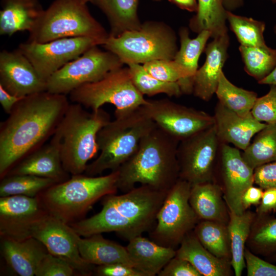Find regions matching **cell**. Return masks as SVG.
<instances>
[{
  "label": "cell",
  "instance_id": "e0dca14e",
  "mask_svg": "<svg viewBox=\"0 0 276 276\" xmlns=\"http://www.w3.org/2000/svg\"><path fill=\"white\" fill-rule=\"evenodd\" d=\"M48 213L36 197H1V238L22 240L31 237L34 227Z\"/></svg>",
  "mask_w": 276,
  "mask_h": 276
},
{
  "label": "cell",
  "instance_id": "603a6c76",
  "mask_svg": "<svg viewBox=\"0 0 276 276\" xmlns=\"http://www.w3.org/2000/svg\"><path fill=\"white\" fill-rule=\"evenodd\" d=\"M126 248L134 267L144 276L158 275L176 254L175 249L159 245L142 236L129 241Z\"/></svg>",
  "mask_w": 276,
  "mask_h": 276
},
{
  "label": "cell",
  "instance_id": "6f0895ef",
  "mask_svg": "<svg viewBox=\"0 0 276 276\" xmlns=\"http://www.w3.org/2000/svg\"><path fill=\"white\" fill-rule=\"evenodd\" d=\"M153 1H160V0H153Z\"/></svg>",
  "mask_w": 276,
  "mask_h": 276
},
{
  "label": "cell",
  "instance_id": "6da1fadb",
  "mask_svg": "<svg viewBox=\"0 0 276 276\" xmlns=\"http://www.w3.org/2000/svg\"><path fill=\"white\" fill-rule=\"evenodd\" d=\"M70 103L44 91L23 97L0 124V178L54 135Z\"/></svg>",
  "mask_w": 276,
  "mask_h": 276
},
{
  "label": "cell",
  "instance_id": "52a82bcc",
  "mask_svg": "<svg viewBox=\"0 0 276 276\" xmlns=\"http://www.w3.org/2000/svg\"><path fill=\"white\" fill-rule=\"evenodd\" d=\"M89 0H55L29 32L28 41L44 43L66 38L85 37L102 45L109 36L104 27L90 14Z\"/></svg>",
  "mask_w": 276,
  "mask_h": 276
},
{
  "label": "cell",
  "instance_id": "d590c367",
  "mask_svg": "<svg viewBox=\"0 0 276 276\" xmlns=\"http://www.w3.org/2000/svg\"><path fill=\"white\" fill-rule=\"evenodd\" d=\"M1 180V197L24 195L36 197L47 188L59 183L51 178L28 174L6 175Z\"/></svg>",
  "mask_w": 276,
  "mask_h": 276
},
{
  "label": "cell",
  "instance_id": "3957f363",
  "mask_svg": "<svg viewBox=\"0 0 276 276\" xmlns=\"http://www.w3.org/2000/svg\"><path fill=\"white\" fill-rule=\"evenodd\" d=\"M179 143L156 126L143 137L135 153L117 170L118 190L125 193L140 183L168 191L179 178Z\"/></svg>",
  "mask_w": 276,
  "mask_h": 276
},
{
  "label": "cell",
  "instance_id": "cb8c5ba5",
  "mask_svg": "<svg viewBox=\"0 0 276 276\" xmlns=\"http://www.w3.org/2000/svg\"><path fill=\"white\" fill-rule=\"evenodd\" d=\"M0 34L30 32L44 9L38 0H1Z\"/></svg>",
  "mask_w": 276,
  "mask_h": 276
},
{
  "label": "cell",
  "instance_id": "d4e9b609",
  "mask_svg": "<svg viewBox=\"0 0 276 276\" xmlns=\"http://www.w3.org/2000/svg\"><path fill=\"white\" fill-rule=\"evenodd\" d=\"M189 203L200 220L228 224L229 210L223 190L215 181L191 185Z\"/></svg>",
  "mask_w": 276,
  "mask_h": 276
},
{
  "label": "cell",
  "instance_id": "7402d4cb",
  "mask_svg": "<svg viewBox=\"0 0 276 276\" xmlns=\"http://www.w3.org/2000/svg\"><path fill=\"white\" fill-rule=\"evenodd\" d=\"M1 239V253L9 266L19 275H35L40 262L49 253L45 246L33 237L22 240Z\"/></svg>",
  "mask_w": 276,
  "mask_h": 276
},
{
  "label": "cell",
  "instance_id": "836d02e7",
  "mask_svg": "<svg viewBox=\"0 0 276 276\" xmlns=\"http://www.w3.org/2000/svg\"><path fill=\"white\" fill-rule=\"evenodd\" d=\"M242 155L254 170L276 161V123L267 124L259 131Z\"/></svg>",
  "mask_w": 276,
  "mask_h": 276
},
{
  "label": "cell",
  "instance_id": "8d00e7d4",
  "mask_svg": "<svg viewBox=\"0 0 276 276\" xmlns=\"http://www.w3.org/2000/svg\"><path fill=\"white\" fill-rule=\"evenodd\" d=\"M239 50L248 75L258 81L266 77L276 65V49L240 45Z\"/></svg>",
  "mask_w": 276,
  "mask_h": 276
},
{
  "label": "cell",
  "instance_id": "5b68a950",
  "mask_svg": "<svg viewBox=\"0 0 276 276\" xmlns=\"http://www.w3.org/2000/svg\"><path fill=\"white\" fill-rule=\"evenodd\" d=\"M118 175L116 170L103 176L72 175L47 188L36 197L48 214L70 224L84 219L99 200L117 193Z\"/></svg>",
  "mask_w": 276,
  "mask_h": 276
},
{
  "label": "cell",
  "instance_id": "ffe728a7",
  "mask_svg": "<svg viewBox=\"0 0 276 276\" xmlns=\"http://www.w3.org/2000/svg\"><path fill=\"white\" fill-rule=\"evenodd\" d=\"M204 49L206 58L193 79V95L209 101L215 94L222 68L227 58L229 37L227 33L213 38Z\"/></svg>",
  "mask_w": 276,
  "mask_h": 276
},
{
  "label": "cell",
  "instance_id": "7bdbcfd3",
  "mask_svg": "<svg viewBox=\"0 0 276 276\" xmlns=\"http://www.w3.org/2000/svg\"><path fill=\"white\" fill-rule=\"evenodd\" d=\"M244 257L248 276H276V265L260 258L246 247Z\"/></svg>",
  "mask_w": 276,
  "mask_h": 276
},
{
  "label": "cell",
  "instance_id": "2e32d148",
  "mask_svg": "<svg viewBox=\"0 0 276 276\" xmlns=\"http://www.w3.org/2000/svg\"><path fill=\"white\" fill-rule=\"evenodd\" d=\"M219 164L223 197L229 212L241 214L243 193L254 183V170L244 159L240 149L221 143Z\"/></svg>",
  "mask_w": 276,
  "mask_h": 276
},
{
  "label": "cell",
  "instance_id": "ab89813d",
  "mask_svg": "<svg viewBox=\"0 0 276 276\" xmlns=\"http://www.w3.org/2000/svg\"><path fill=\"white\" fill-rule=\"evenodd\" d=\"M143 66L150 74L161 81L177 82L182 94H192L187 73L174 60H155Z\"/></svg>",
  "mask_w": 276,
  "mask_h": 276
},
{
  "label": "cell",
  "instance_id": "b9f144b4",
  "mask_svg": "<svg viewBox=\"0 0 276 276\" xmlns=\"http://www.w3.org/2000/svg\"><path fill=\"white\" fill-rule=\"evenodd\" d=\"M75 272L68 262L49 252L40 262L35 275L72 276Z\"/></svg>",
  "mask_w": 276,
  "mask_h": 276
},
{
  "label": "cell",
  "instance_id": "30bf717a",
  "mask_svg": "<svg viewBox=\"0 0 276 276\" xmlns=\"http://www.w3.org/2000/svg\"><path fill=\"white\" fill-rule=\"evenodd\" d=\"M70 99L91 111H96L105 104L116 110L138 108L147 103L134 86L128 67L123 66L108 73L101 79L85 84L71 91Z\"/></svg>",
  "mask_w": 276,
  "mask_h": 276
},
{
  "label": "cell",
  "instance_id": "f546056e",
  "mask_svg": "<svg viewBox=\"0 0 276 276\" xmlns=\"http://www.w3.org/2000/svg\"><path fill=\"white\" fill-rule=\"evenodd\" d=\"M198 9L189 21L194 32L209 31L213 38L227 33L226 12L222 0H197Z\"/></svg>",
  "mask_w": 276,
  "mask_h": 276
},
{
  "label": "cell",
  "instance_id": "7dc6e473",
  "mask_svg": "<svg viewBox=\"0 0 276 276\" xmlns=\"http://www.w3.org/2000/svg\"><path fill=\"white\" fill-rule=\"evenodd\" d=\"M276 210V189L268 188L263 191L259 205L257 209L256 214L262 215L269 214Z\"/></svg>",
  "mask_w": 276,
  "mask_h": 276
},
{
  "label": "cell",
  "instance_id": "c3c4849f",
  "mask_svg": "<svg viewBox=\"0 0 276 276\" xmlns=\"http://www.w3.org/2000/svg\"><path fill=\"white\" fill-rule=\"evenodd\" d=\"M263 193V189L252 186L244 192L242 197V204L245 211L252 205L259 204Z\"/></svg>",
  "mask_w": 276,
  "mask_h": 276
},
{
  "label": "cell",
  "instance_id": "f1b7e54d",
  "mask_svg": "<svg viewBox=\"0 0 276 276\" xmlns=\"http://www.w3.org/2000/svg\"><path fill=\"white\" fill-rule=\"evenodd\" d=\"M227 224L231 246V265L236 276H241L246 267L244 253L256 213L245 210L241 214L229 211Z\"/></svg>",
  "mask_w": 276,
  "mask_h": 276
},
{
  "label": "cell",
  "instance_id": "816d5d0a",
  "mask_svg": "<svg viewBox=\"0 0 276 276\" xmlns=\"http://www.w3.org/2000/svg\"><path fill=\"white\" fill-rule=\"evenodd\" d=\"M225 9L233 12L241 7L244 5V0H222Z\"/></svg>",
  "mask_w": 276,
  "mask_h": 276
},
{
  "label": "cell",
  "instance_id": "4316f807",
  "mask_svg": "<svg viewBox=\"0 0 276 276\" xmlns=\"http://www.w3.org/2000/svg\"><path fill=\"white\" fill-rule=\"evenodd\" d=\"M79 250L82 258L95 266L123 263L132 267L126 246L108 240L102 234L80 238Z\"/></svg>",
  "mask_w": 276,
  "mask_h": 276
},
{
  "label": "cell",
  "instance_id": "83f0119b",
  "mask_svg": "<svg viewBox=\"0 0 276 276\" xmlns=\"http://www.w3.org/2000/svg\"><path fill=\"white\" fill-rule=\"evenodd\" d=\"M89 2L106 16L110 26L109 36H118L141 27L137 14L139 0H89Z\"/></svg>",
  "mask_w": 276,
  "mask_h": 276
},
{
  "label": "cell",
  "instance_id": "db71d44e",
  "mask_svg": "<svg viewBox=\"0 0 276 276\" xmlns=\"http://www.w3.org/2000/svg\"><path fill=\"white\" fill-rule=\"evenodd\" d=\"M267 257L269 261L276 262V252Z\"/></svg>",
  "mask_w": 276,
  "mask_h": 276
},
{
  "label": "cell",
  "instance_id": "9a60e30c",
  "mask_svg": "<svg viewBox=\"0 0 276 276\" xmlns=\"http://www.w3.org/2000/svg\"><path fill=\"white\" fill-rule=\"evenodd\" d=\"M32 237L40 241L50 254L68 262L80 275L94 273L96 266L81 256L78 246L81 236L70 224L48 213L34 227Z\"/></svg>",
  "mask_w": 276,
  "mask_h": 276
},
{
  "label": "cell",
  "instance_id": "681fc988",
  "mask_svg": "<svg viewBox=\"0 0 276 276\" xmlns=\"http://www.w3.org/2000/svg\"><path fill=\"white\" fill-rule=\"evenodd\" d=\"M22 98L9 93L0 85V103L7 114H9L11 112L14 106Z\"/></svg>",
  "mask_w": 276,
  "mask_h": 276
},
{
  "label": "cell",
  "instance_id": "7a4b0ae2",
  "mask_svg": "<svg viewBox=\"0 0 276 276\" xmlns=\"http://www.w3.org/2000/svg\"><path fill=\"white\" fill-rule=\"evenodd\" d=\"M168 191L141 185L121 195H107L99 213L70 225L83 237L113 232L129 241L153 228Z\"/></svg>",
  "mask_w": 276,
  "mask_h": 276
},
{
  "label": "cell",
  "instance_id": "4dcf8cb0",
  "mask_svg": "<svg viewBox=\"0 0 276 276\" xmlns=\"http://www.w3.org/2000/svg\"><path fill=\"white\" fill-rule=\"evenodd\" d=\"M180 46L174 60L187 73L188 81L193 90V79L198 69V63L202 52L204 50L208 39L211 37L208 31H203L196 37L191 38L187 28L182 27L179 31ZM193 92V91H192Z\"/></svg>",
  "mask_w": 276,
  "mask_h": 276
},
{
  "label": "cell",
  "instance_id": "ee69618b",
  "mask_svg": "<svg viewBox=\"0 0 276 276\" xmlns=\"http://www.w3.org/2000/svg\"><path fill=\"white\" fill-rule=\"evenodd\" d=\"M158 276H202L188 261L175 256L158 274Z\"/></svg>",
  "mask_w": 276,
  "mask_h": 276
},
{
  "label": "cell",
  "instance_id": "7c38bea8",
  "mask_svg": "<svg viewBox=\"0 0 276 276\" xmlns=\"http://www.w3.org/2000/svg\"><path fill=\"white\" fill-rule=\"evenodd\" d=\"M220 144L214 125L180 141L177 151L179 179L191 185L214 181Z\"/></svg>",
  "mask_w": 276,
  "mask_h": 276
},
{
  "label": "cell",
  "instance_id": "277c9868",
  "mask_svg": "<svg viewBox=\"0 0 276 276\" xmlns=\"http://www.w3.org/2000/svg\"><path fill=\"white\" fill-rule=\"evenodd\" d=\"M115 119L99 131V155L88 164L85 173L98 176L104 171L117 170L137 151L143 137L156 125L141 109L115 110Z\"/></svg>",
  "mask_w": 276,
  "mask_h": 276
},
{
  "label": "cell",
  "instance_id": "f907efd6",
  "mask_svg": "<svg viewBox=\"0 0 276 276\" xmlns=\"http://www.w3.org/2000/svg\"><path fill=\"white\" fill-rule=\"evenodd\" d=\"M178 8L189 12H196L198 9L197 0H169Z\"/></svg>",
  "mask_w": 276,
  "mask_h": 276
},
{
  "label": "cell",
  "instance_id": "ba28073f",
  "mask_svg": "<svg viewBox=\"0 0 276 276\" xmlns=\"http://www.w3.org/2000/svg\"><path fill=\"white\" fill-rule=\"evenodd\" d=\"M123 64H144L155 60H173L178 51L174 31L163 22L150 21L138 30L109 36L102 45Z\"/></svg>",
  "mask_w": 276,
  "mask_h": 276
},
{
  "label": "cell",
  "instance_id": "44dd1931",
  "mask_svg": "<svg viewBox=\"0 0 276 276\" xmlns=\"http://www.w3.org/2000/svg\"><path fill=\"white\" fill-rule=\"evenodd\" d=\"M213 117L220 142L232 144L241 150H245L252 137L267 125L258 121L252 115L241 117L219 102L215 107Z\"/></svg>",
  "mask_w": 276,
  "mask_h": 276
},
{
  "label": "cell",
  "instance_id": "4fadbf2b",
  "mask_svg": "<svg viewBox=\"0 0 276 276\" xmlns=\"http://www.w3.org/2000/svg\"><path fill=\"white\" fill-rule=\"evenodd\" d=\"M140 108L158 127L179 142L215 123L213 116L167 99L147 100Z\"/></svg>",
  "mask_w": 276,
  "mask_h": 276
},
{
  "label": "cell",
  "instance_id": "ac0fdd59",
  "mask_svg": "<svg viewBox=\"0 0 276 276\" xmlns=\"http://www.w3.org/2000/svg\"><path fill=\"white\" fill-rule=\"evenodd\" d=\"M0 85L18 97L47 90L46 81L18 49L0 52Z\"/></svg>",
  "mask_w": 276,
  "mask_h": 276
},
{
  "label": "cell",
  "instance_id": "f5cc1de1",
  "mask_svg": "<svg viewBox=\"0 0 276 276\" xmlns=\"http://www.w3.org/2000/svg\"><path fill=\"white\" fill-rule=\"evenodd\" d=\"M258 82L260 84L276 86V65L272 71L266 77Z\"/></svg>",
  "mask_w": 276,
  "mask_h": 276
},
{
  "label": "cell",
  "instance_id": "1f68e13d",
  "mask_svg": "<svg viewBox=\"0 0 276 276\" xmlns=\"http://www.w3.org/2000/svg\"><path fill=\"white\" fill-rule=\"evenodd\" d=\"M193 232L201 244L216 257L231 260V240L227 224L200 220Z\"/></svg>",
  "mask_w": 276,
  "mask_h": 276
},
{
  "label": "cell",
  "instance_id": "484cf974",
  "mask_svg": "<svg viewBox=\"0 0 276 276\" xmlns=\"http://www.w3.org/2000/svg\"><path fill=\"white\" fill-rule=\"evenodd\" d=\"M176 249V256L189 262L202 276H229L231 260L218 258L200 242L193 231L187 234Z\"/></svg>",
  "mask_w": 276,
  "mask_h": 276
},
{
  "label": "cell",
  "instance_id": "60d3db41",
  "mask_svg": "<svg viewBox=\"0 0 276 276\" xmlns=\"http://www.w3.org/2000/svg\"><path fill=\"white\" fill-rule=\"evenodd\" d=\"M251 113L261 122L276 123V86L270 85V90L266 95L258 97Z\"/></svg>",
  "mask_w": 276,
  "mask_h": 276
},
{
  "label": "cell",
  "instance_id": "11a10c76",
  "mask_svg": "<svg viewBox=\"0 0 276 276\" xmlns=\"http://www.w3.org/2000/svg\"><path fill=\"white\" fill-rule=\"evenodd\" d=\"M267 1H270V2L273 4H276V0H267Z\"/></svg>",
  "mask_w": 276,
  "mask_h": 276
},
{
  "label": "cell",
  "instance_id": "bcb514c9",
  "mask_svg": "<svg viewBox=\"0 0 276 276\" xmlns=\"http://www.w3.org/2000/svg\"><path fill=\"white\" fill-rule=\"evenodd\" d=\"M94 273L99 276H144L134 267L123 263L96 266Z\"/></svg>",
  "mask_w": 276,
  "mask_h": 276
},
{
  "label": "cell",
  "instance_id": "e575fe53",
  "mask_svg": "<svg viewBox=\"0 0 276 276\" xmlns=\"http://www.w3.org/2000/svg\"><path fill=\"white\" fill-rule=\"evenodd\" d=\"M247 243L256 254L268 257L275 252L276 218L256 214Z\"/></svg>",
  "mask_w": 276,
  "mask_h": 276
},
{
  "label": "cell",
  "instance_id": "8992f818",
  "mask_svg": "<svg viewBox=\"0 0 276 276\" xmlns=\"http://www.w3.org/2000/svg\"><path fill=\"white\" fill-rule=\"evenodd\" d=\"M110 121L109 114L101 108L89 112L81 104H70L57 129L62 165L70 175L85 172L88 162L99 151L98 132Z\"/></svg>",
  "mask_w": 276,
  "mask_h": 276
},
{
  "label": "cell",
  "instance_id": "9f6ffc18",
  "mask_svg": "<svg viewBox=\"0 0 276 276\" xmlns=\"http://www.w3.org/2000/svg\"><path fill=\"white\" fill-rule=\"evenodd\" d=\"M273 31L275 34H276V25L273 28Z\"/></svg>",
  "mask_w": 276,
  "mask_h": 276
},
{
  "label": "cell",
  "instance_id": "f6af8a7d",
  "mask_svg": "<svg viewBox=\"0 0 276 276\" xmlns=\"http://www.w3.org/2000/svg\"><path fill=\"white\" fill-rule=\"evenodd\" d=\"M254 183L262 189H276V161L254 169Z\"/></svg>",
  "mask_w": 276,
  "mask_h": 276
},
{
  "label": "cell",
  "instance_id": "d6986e66",
  "mask_svg": "<svg viewBox=\"0 0 276 276\" xmlns=\"http://www.w3.org/2000/svg\"><path fill=\"white\" fill-rule=\"evenodd\" d=\"M61 141L57 129L49 143L21 160L6 175H32L51 178L58 182L68 179L70 174L64 170L62 163Z\"/></svg>",
  "mask_w": 276,
  "mask_h": 276
},
{
  "label": "cell",
  "instance_id": "d6a6232c",
  "mask_svg": "<svg viewBox=\"0 0 276 276\" xmlns=\"http://www.w3.org/2000/svg\"><path fill=\"white\" fill-rule=\"evenodd\" d=\"M215 94L219 102L241 117L251 116V110L258 98L256 93L239 87L221 73Z\"/></svg>",
  "mask_w": 276,
  "mask_h": 276
},
{
  "label": "cell",
  "instance_id": "9c48e42d",
  "mask_svg": "<svg viewBox=\"0 0 276 276\" xmlns=\"http://www.w3.org/2000/svg\"><path fill=\"white\" fill-rule=\"evenodd\" d=\"M191 187L179 178L168 190L149 234L152 241L175 249L200 221L189 203Z\"/></svg>",
  "mask_w": 276,
  "mask_h": 276
},
{
  "label": "cell",
  "instance_id": "5bb4252c",
  "mask_svg": "<svg viewBox=\"0 0 276 276\" xmlns=\"http://www.w3.org/2000/svg\"><path fill=\"white\" fill-rule=\"evenodd\" d=\"M102 44L101 41L89 37H66L44 43L27 41L19 44L17 49L47 81L55 72L86 51Z\"/></svg>",
  "mask_w": 276,
  "mask_h": 276
},
{
  "label": "cell",
  "instance_id": "8fae6325",
  "mask_svg": "<svg viewBox=\"0 0 276 276\" xmlns=\"http://www.w3.org/2000/svg\"><path fill=\"white\" fill-rule=\"evenodd\" d=\"M98 46L90 48L52 75L46 81V91L66 95L123 66V62L116 55L107 50L102 51Z\"/></svg>",
  "mask_w": 276,
  "mask_h": 276
},
{
  "label": "cell",
  "instance_id": "74e56055",
  "mask_svg": "<svg viewBox=\"0 0 276 276\" xmlns=\"http://www.w3.org/2000/svg\"><path fill=\"white\" fill-rule=\"evenodd\" d=\"M132 82L143 96L164 94L169 97H179L182 93L177 82L161 81L150 74L141 64H127Z\"/></svg>",
  "mask_w": 276,
  "mask_h": 276
},
{
  "label": "cell",
  "instance_id": "f35d334b",
  "mask_svg": "<svg viewBox=\"0 0 276 276\" xmlns=\"http://www.w3.org/2000/svg\"><path fill=\"white\" fill-rule=\"evenodd\" d=\"M226 19L230 29L235 34L241 45H266L264 38V32L266 27L264 21L238 15L228 11L226 12Z\"/></svg>",
  "mask_w": 276,
  "mask_h": 276
}]
</instances>
